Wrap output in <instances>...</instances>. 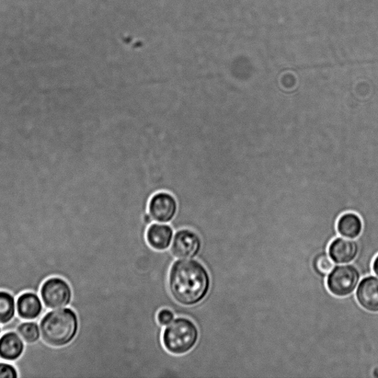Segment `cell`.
<instances>
[{
	"label": "cell",
	"instance_id": "obj_10",
	"mask_svg": "<svg viewBox=\"0 0 378 378\" xmlns=\"http://www.w3.org/2000/svg\"><path fill=\"white\" fill-rule=\"evenodd\" d=\"M359 253L357 242L352 239L339 237L329 247V255L338 264H347L356 258Z\"/></svg>",
	"mask_w": 378,
	"mask_h": 378
},
{
	"label": "cell",
	"instance_id": "obj_1",
	"mask_svg": "<svg viewBox=\"0 0 378 378\" xmlns=\"http://www.w3.org/2000/svg\"><path fill=\"white\" fill-rule=\"evenodd\" d=\"M209 272L196 260H178L171 266L169 288L174 299L180 304L196 305L209 292Z\"/></svg>",
	"mask_w": 378,
	"mask_h": 378
},
{
	"label": "cell",
	"instance_id": "obj_7",
	"mask_svg": "<svg viewBox=\"0 0 378 378\" xmlns=\"http://www.w3.org/2000/svg\"><path fill=\"white\" fill-rule=\"evenodd\" d=\"M200 249V238L189 229H182L176 233L171 248L175 257L184 259L196 257Z\"/></svg>",
	"mask_w": 378,
	"mask_h": 378
},
{
	"label": "cell",
	"instance_id": "obj_21",
	"mask_svg": "<svg viewBox=\"0 0 378 378\" xmlns=\"http://www.w3.org/2000/svg\"><path fill=\"white\" fill-rule=\"evenodd\" d=\"M144 221L146 224H151L153 220L150 214H146L144 216Z\"/></svg>",
	"mask_w": 378,
	"mask_h": 378
},
{
	"label": "cell",
	"instance_id": "obj_11",
	"mask_svg": "<svg viewBox=\"0 0 378 378\" xmlns=\"http://www.w3.org/2000/svg\"><path fill=\"white\" fill-rule=\"evenodd\" d=\"M356 298L366 311L378 313V277L370 276L364 278L359 285Z\"/></svg>",
	"mask_w": 378,
	"mask_h": 378
},
{
	"label": "cell",
	"instance_id": "obj_8",
	"mask_svg": "<svg viewBox=\"0 0 378 378\" xmlns=\"http://www.w3.org/2000/svg\"><path fill=\"white\" fill-rule=\"evenodd\" d=\"M17 315L22 320H40L49 310L44 306L40 294L26 291L17 298Z\"/></svg>",
	"mask_w": 378,
	"mask_h": 378
},
{
	"label": "cell",
	"instance_id": "obj_20",
	"mask_svg": "<svg viewBox=\"0 0 378 378\" xmlns=\"http://www.w3.org/2000/svg\"><path fill=\"white\" fill-rule=\"evenodd\" d=\"M372 268H373V271L378 276V255L376 257V258L373 261Z\"/></svg>",
	"mask_w": 378,
	"mask_h": 378
},
{
	"label": "cell",
	"instance_id": "obj_3",
	"mask_svg": "<svg viewBox=\"0 0 378 378\" xmlns=\"http://www.w3.org/2000/svg\"><path fill=\"white\" fill-rule=\"evenodd\" d=\"M199 338V331L192 320L178 318L164 331L162 341L165 349L175 356H182L191 351Z\"/></svg>",
	"mask_w": 378,
	"mask_h": 378
},
{
	"label": "cell",
	"instance_id": "obj_13",
	"mask_svg": "<svg viewBox=\"0 0 378 378\" xmlns=\"http://www.w3.org/2000/svg\"><path fill=\"white\" fill-rule=\"evenodd\" d=\"M363 223L356 213L347 212L340 216L337 223V230L340 235L350 239H356L361 233Z\"/></svg>",
	"mask_w": 378,
	"mask_h": 378
},
{
	"label": "cell",
	"instance_id": "obj_2",
	"mask_svg": "<svg viewBox=\"0 0 378 378\" xmlns=\"http://www.w3.org/2000/svg\"><path fill=\"white\" fill-rule=\"evenodd\" d=\"M41 338L51 347L70 345L79 330V319L73 308L64 307L46 312L39 320Z\"/></svg>",
	"mask_w": 378,
	"mask_h": 378
},
{
	"label": "cell",
	"instance_id": "obj_22",
	"mask_svg": "<svg viewBox=\"0 0 378 378\" xmlns=\"http://www.w3.org/2000/svg\"><path fill=\"white\" fill-rule=\"evenodd\" d=\"M2 334H3V333H2V327L0 326V336H1Z\"/></svg>",
	"mask_w": 378,
	"mask_h": 378
},
{
	"label": "cell",
	"instance_id": "obj_4",
	"mask_svg": "<svg viewBox=\"0 0 378 378\" xmlns=\"http://www.w3.org/2000/svg\"><path fill=\"white\" fill-rule=\"evenodd\" d=\"M40 295L47 310H55L70 306L74 291L70 283L60 277H51L42 284Z\"/></svg>",
	"mask_w": 378,
	"mask_h": 378
},
{
	"label": "cell",
	"instance_id": "obj_9",
	"mask_svg": "<svg viewBox=\"0 0 378 378\" xmlns=\"http://www.w3.org/2000/svg\"><path fill=\"white\" fill-rule=\"evenodd\" d=\"M26 347L17 331L6 332L0 336V359L14 363L22 357Z\"/></svg>",
	"mask_w": 378,
	"mask_h": 378
},
{
	"label": "cell",
	"instance_id": "obj_19",
	"mask_svg": "<svg viewBox=\"0 0 378 378\" xmlns=\"http://www.w3.org/2000/svg\"><path fill=\"white\" fill-rule=\"evenodd\" d=\"M22 322V320L17 315L15 318L10 320V323L1 325L2 327V333H6V332L9 331H16L18 326L20 325V323Z\"/></svg>",
	"mask_w": 378,
	"mask_h": 378
},
{
	"label": "cell",
	"instance_id": "obj_18",
	"mask_svg": "<svg viewBox=\"0 0 378 378\" xmlns=\"http://www.w3.org/2000/svg\"><path fill=\"white\" fill-rule=\"evenodd\" d=\"M174 317L173 311L168 310V309H163L158 312L157 319L160 325L166 326L173 322Z\"/></svg>",
	"mask_w": 378,
	"mask_h": 378
},
{
	"label": "cell",
	"instance_id": "obj_12",
	"mask_svg": "<svg viewBox=\"0 0 378 378\" xmlns=\"http://www.w3.org/2000/svg\"><path fill=\"white\" fill-rule=\"evenodd\" d=\"M173 238V230L168 225L153 224L146 232L148 246L156 250H166Z\"/></svg>",
	"mask_w": 378,
	"mask_h": 378
},
{
	"label": "cell",
	"instance_id": "obj_5",
	"mask_svg": "<svg viewBox=\"0 0 378 378\" xmlns=\"http://www.w3.org/2000/svg\"><path fill=\"white\" fill-rule=\"evenodd\" d=\"M360 278L361 274L356 267L352 265L339 266L329 273L327 289L336 296L345 297L356 290Z\"/></svg>",
	"mask_w": 378,
	"mask_h": 378
},
{
	"label": "cell",
	"instance_id": "obj_14",
	"mask_svg": "<svg viewBox=\"0 0 378 378\" xmlns=\"http://www.w3.org/2000/svg\"><path fill=\"white\" fill-rule=\"evenodd\" d=\"M17 298L10 292L0 290V325L10 322L17 316Z\"/></svg>",
	"mask_w": 378,
	"mask_h": 378
},
{
	"label": "cell",
	"instance_id": "obj_16",
	"mask_svg": "<svg viewBox=\"0 0 378 378\" xmlns=\"http://www.w3.org/2000/svg\"><path fill=\"white\" fill-rule=\"evenodd\" d=\"M313 264L316 271L323 275L329 273L335 266L334 260L327 255L317 256Z\"/></svg>",
	"mask_w": 378,
	"mask_h": 378
},
{
	"label": "cell",
	"instance_id": "obj_15",
	"mask_svg": "<svg viewBox=\"0 0 378 378\" xmlns=\"http://www.w3.org/2000/svg\"><path fill=\"white\" fill-rule=\"evenodd\" d=\"M16 331L28 345H33L41 340L39 320H22Z\"/></svg>",
	"mask_w": 378,
	"mask_h": 378
},
{
	"label": "cell",
	"instance_id": "obj_17",
	"mask_svg": "<svg viewBox=\"0 0 378 378\" xmlns=\"http://www.w3.org/2000/svg\"><path fill=\"white\" fill-rule=\"evenodd\" d=\"M0 378H19V372L14 363L0 361Z\"/></svg>",
	"mask_w": 378,
	"mask_h": 378
},
{
	"label": "cell",
	"instance_id": "obj_6",
	"mask_svg": "<svg viewBox=\"0 0 378 378\" xmlns=\"http://www.w3.org/2000/svg\"><path fill=\"white\" fill-rule=\"evenodd\" d=\"M178 211L176 199L171 194L162 191L152 197L148 203V214L158 223H169Z\"/></svg>",
	"mask_w": 378,
	"mask_h": 378
}]
</instances>
